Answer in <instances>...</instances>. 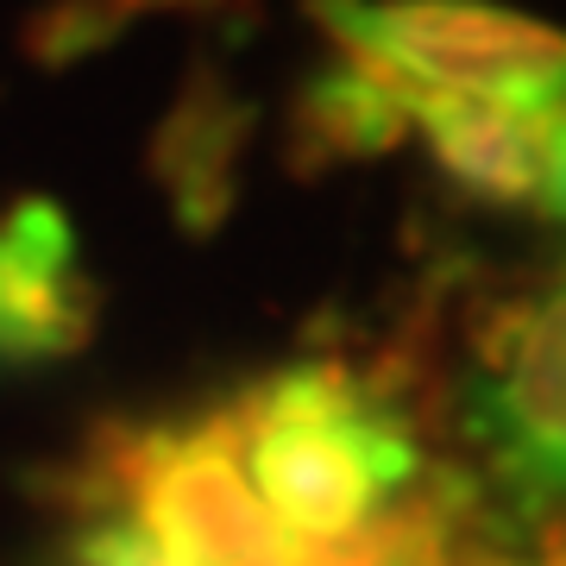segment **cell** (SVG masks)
Here are the masks:
<instances>
[{
  "instance_id": "8",
  "label": "cell",
  "mask_w": 566,
  "mask_h": 566,
  "mask_svg": "<svg viewBox=\"0 0 566 566\" xmlns=\"http://www.w3.org/2000/svg\"><path fill=\"white\" fill-rule=\"evenodd\" d=\"M409 133V107L390 95L385 82H371L353 63H334L303 88L296 102V151L303 164H327V158H371Z\"/></svg>"
},
{
  "instance_id": "3",
  "label": "cell",
  "mask_w": 566,
  "mask_h": 566,
  "mask_svg": "<svg viewBox=\"0 0 566 566\" xmlns=\"http://www.w3.org/2000/svg\"><path fill=\"white\" fill-rule=\"evenodd\" d=\"M340 57L416 95H479L516 107H566V32L491 0H308Z\"/></svg>"
},
{
  "instance_id": "1",
  "label": "cell",
  "mask_w": 566,
  "mask_h": 566,
  "mask_svg": "<svg viewBox=\"0 0 566 566\" xmlns=\"http://www.w3.org/2000/svg\"><path fill=\"white\" fill-rule=\"evenodd\" d=\"M259 504L303 554L359 542L416 497L422 453L403 416L371 403L346 365H290L227 409Z\"/></svg>"
},
{
  "instance_id": "4",
  "label": "cell",
  "mask_w": 566,
  "mask_h": 566,
  "mask_svg": "<svg viewBox=\"0 0 566 566\" xmlns=\"http://www.w3.org/2000/svg\"><path fill=\"white\" fill-rule=\"evenodd\" d=\"M95 327V290L76 271V240L51 202L0 214V371L51 365Z\"/></svg>"
},
{
  "instance_id": "9",
  "label": "cell",
  "mask_w": 566,
  "mask_h": 566,
  "mask_svg": "<svg viewBox=\"0 0 566 566\" xmlns=\"http://www.w3.org/2000/svg\"><path fill=\"white\" fill-rule=\"evenodd\" d=\"M151 7H214V0H51L32 20V57L39 63H76L95 44H107L126 20Z\"/></svg>"
},
{
  "instance_id": "2",
  "label": "cell",
  "mask_w": 566,
  "mask_h": 566,
  "mask_svg": "<svg viewBox=\"0 0 566 566\" xmlns=\"http://www.w3.org/2000/svg\"><path fill=\"white\" fill-rule=\"evenodd\" d=\"M82 479L88 504L126 516L164 566H303V547L245 479L227 409L196 422L102 428Z\"/></svg>"
},
{
  "instance_id": "12",
  "label": "cell",
  "mask_w": 566,
  "mask_h": 566,
  "mask_svg": "<svg viewBox=\"0 0 566 566\" xmlns=\"http://www.w3.org/2000/svg\"><path fill=\"white\" fill-rule=\"evenodd\" d=\"M547 566H566V542H560V547H554V560H547Z\"/></svg>"
},
{
  "instance_id": "11",
  "label": "cell",
  "mask_w": 566,
  "mask_h": 566,
  "mask_svg": "<svg viewBox=\"0 0 566 566\" xmlns=\"http://www.w3.org/2000/svg\"><path fill=\"white\" fill-rule=\"evenodd\" d=\"M535 208L566 221V107H554V120H547V177H542V202Z\"/></svg>"
},
{
  "instance_id": "7",
  "label": "cell",
  "mask_w": 566,
  "mask_h": 566,
  "mask_svg": "<svg viewBox=\"0 0 566 566\" xmlns=\"http://www.w3.org/2000/svg\"><path fill=\"white\" fill-rule=\"evenodd\" d=\"M240 145H245V107L221 70L196 63V76L182 82L177 107L164 114L158 145H151V177L170 196L189 233H202L227 214L233 202V177H240Z\"/></svg>"
},
{
  "instance_id": "5",
  "label": "cell",
  "mask_w": 566,
  "mask_h": 566,
  "mask_svg": "<svg viewBox=\"0 0 566 566\" xmlns=\"http://www.w3.org/2000/svg\"><path fill=\"white\" fill-rule=\"evenodd\" d=\"M491 441L528 485H566V283L516 315L497 385L485 397Z\"/></svg>"
},
{
  "instance_id": "10",
  "label": "cell",
  "mask_w": 566,
  "mask_h": 566,
  "mask_svg": "<svg viewBox=\"0 0 566 566\" xmlns=\"http://www.w3.org/2000/svg\"><path fill=\"white\" fill-rule=\"evenodd\" d=\"M82 516H88V523H82L76 547H70V566H164L158 547L145 542L126 516H114V510H102V504H88Z\"/></svg>"
},
{
  "instance_id": "6",
  "label": "cell",
  "mask_w": 566,
  "mask_h": 566,
  "mask_svg": "<svg viewBox=\"0 0 566 566\" xmlns=\"http://www.w3.org/2000/svg\"><path fill=\"white\" fill-rule=\"evenodd\" d=\"M547 120L554 107L479 102V95H416L409 107V126H422L434 164L479 202H542Z\"/></svg>"
}]
</instances>
